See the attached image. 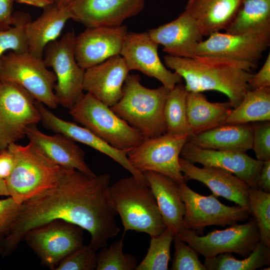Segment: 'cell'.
<instances>
[{
	"label": "cell",
	"mask_w": 270,
	"mask_h": 270,
	"mask_svg": "<svg viewBox=\"0 0 270 270\" xmlns=\"http://www.w3.org/2000/svg\"><path fill=\"white\" fill-rule=\"evenodd\" d=\"M16 2L43 8L54 3L52 0H16Z\"/></svg>",
	"instance_id": "obj_45"
},
{
	"label": "cell",
	"mask_w": 270,
	"mask_h": 270,
	"mask_svg": "<svg viewBox=\"0 0 270 270\" xmlns=\"http://www.w3.org/2000/svg\"><path fill=\"white\" fill-rule=\"evenodd\" d=\"M174 234L166 228L160 234L150 237L146 254L136 270H167L170 258V250Z\"/></svg>",
	"instance_id": "obj_33"
},
{
	"label": "cell",
	"mask_w": 270,
	"mask_h": 270,
	"mask_svg": "<svg viewBox=\"0 0 270 270\" xmlns=\"http://www.w3.org/2000/svg\"><path fill=\"white\" fill-rule=\"evenodd\" d=\"M180 170L186 180L198 181L208 186L216 196H220L248 208V197L251 187L232 173L221 168H198L180 157Z\"/></svg>",
	"instance_id": "obj_21"
},
{
	"label": "cell",
	"mask_w": 270,
	"mask_h": 270,
	"mask_svg": "<svg viewBox=\"0 0 270 270\" xmlns=\"http://www.w3.org/2000/svg\"><path fill=\"white\" fill-rule=\"evenodd\" d=\"M14 164L13 156L8 149L0 152V178L5 179L9 175Z\"/></svg>",
	"instance_id": "obj_44"
},
{
	"label": "cell",
	"mask_w": 270,
	"mask_h": 270,
	"mask_svg": "<svg viewBox=\"0 0 270 270\" xmlns=\"http://www.w3.org/2000/svg\"><path fill=\"white\" fill-rule=\"evenodd\" d=\"M165 65L184 80L188 92H220L228 98L233 108L250 90L248 82L256 64L224 57L198 56L190 58L166 54Z\"/></svg>",
	"instance_id": "obj_2"
},
{
	"label": "cell",
	"mask_w": 270,
	"mask_h": 270,
	"mask_svg": "<svg viewBox=\"0 0 270 270\" xmlns=\"http://www.w3.org/2000/svg\"></svg>",
	"instance_id": "obj_49"
},
{
	"label": "cell",
	"mask_w": 270,
	"mask_h": 270,
	"mask_svg": "<svg viewBox=\"0 0 270 270\" xmlns=\"http://www.w3.org/2000/svg\"><path fill=\"white\" fill-rule=\"evenodd\" d=\"M126 26L88 28L76 36L74 54L84 70L94 66L120 54L126 36Z\"/></svg>",
	"instance_id": "obj_16"
},
{
	"label": "cell",
	"mask_w": 270,
	"mask_h": 270,
	"mask_svg": "<svg viewBox=\"0 0 270 270\" xmlns=\"http://www.w3.org/2000/svg\"><path fill=\"white\" fill-rule=\"evenodd\" d=\"M76 35L68 32L45 48L43 60L53 70L56 82L54 90L59 104L70 108L83 96L85 70L78 64L74 54Z\"/></svg>",
	"instance_id": "obj_8"
},
{
	"label": "cell",
	"mask_w": 270,
	"mask_h": 270,
	"mask_svg": "<svg viewBox=\"0 0 270 270\" xmlns=\"http://www.w3.org/2000/svg\"><path fill=\"white\" fill-rule=\"evenodd\" d=\"M96 264V251L89 244L82 245L64 257L55 270H93Z\"/></svg>",
	"instance_id": "obj_37"
},
{
	"label": "cell",
	"mask_w": 270,
	"mask_h": 270,
	"mask_svg": "<svg viewBox=\"0 0 270 270\" xmlns=\"http://www.w3.org/2000/svg\"><path fill=\"white\" fill-rule=\"evenodd\" d=\"M270 120V87H266L248 90L240 103L233 108L223 124Z\"/></svg>",
	"instance_id": "obj_29"
},
{
	"label": "cell",
	"mask_w": 270,
	"mask_h": 270,
	"mask_svg": "<svg viewBox=\"0 0 270 270\" xmlns=\"http://www.w3.org/2000/svg\"><path fill=\"white\" fill-rule=\"evenodd\" d=\"M253 126L248 124H222L191 134L188 142L199 148L244 152L252 149Z\"/></svg>",
	"instance_id": "obj_27"
},
{
	"label": "cell",
	"mask_w": 270,
	"mask_h": 270,
	"mask_svg": "<svg viewBox=\"0 0 270 270\" xmlns=\"http://www.w3.org/2000/svg\"><path fill=\"white\" fill-rule=\"evenodd\" d=\"M206 270H255L270 264V247L260 240L253 250L243 260L231 253H223L205 258Z\"/></svg>",
	"instance_id": "obj_31"
},
{
	"label": "cell",
	"mask_w": 270,
	"mask_h": 270,
	"mask_svg": "<svg viewBox=\"0 0 270 270\" xmlns=\"http://www.w3.org/2000/svg\"><path fill=\"white\" fill-rule=\"evenodd\" d=\"M16 0H0V30L9 28L16 22L13 6Z\"/></svg>",
	"instance_id": "obj_42"
},
{
	"label": "cell",
	"mask_w": 270,
	"mask_h": 270,
	"mask_svg": "<svg viewBox=\"0 0 270 270\" xmlns=\"http://www.w3.org/2000/svg\"><path fill=\"white\" fill-rule=\"evenodd\" d=\"M253 126L252 147L256 160L265 161L270 160V122Z\"/></svg>",
	"instance_id": "obj_39"
},
{
	"label": "cell",
	"mask_w": 270,
	"mask_h": 270,
	"mask_svg": "<svg viewBox=\"0 0 270 270\" xmlns=\"http://www.w3.org/2000/svg\"><path fill=\"white\" fill-rule=\"evenodd\" d=\"M159 45L148 32H128L120 52L128 68L138 70L159 80L163 86L170 90L182 82V78L168 70L158 56Z\"/></svg>",
	"instance_id": "obj_15"
},
{
	"label": "cell",
	"mask_w": 270,
	"mask_h": 270,
	"mask_svg": "<svg viewBox=\"0 0 270 270\" xmlns=\"http://www.w3.org/2000/svg\"><path fill=\"white\" fill-rule=\"evenodd\" d=\"M248 209L256 222L260 240L270 247V192L250 188Z\"/></svg>",
	"instance_id": "obj_34"
},
{
	"label": "cell",
	"mask_w": 270,
	"mask_h": 270,
	"mask_svg": "<svg viewBox=\"0 0 270 270\" xmlns=\"http://www.w3.org/2000/svg\"><path fill=\"white\" fill-rule=\"evenodd\" d=\"M75 0H53V2L59 8H64Z\"/></svg>",
	"instance_id": "obj_47"
},
{
	"label": "cell",
	"mask_w": 270,
	"mask_h": 270,
	"mask_svg": "<svg viewBox=\"0 0 270 270\" xmlns=\"http://www.w3.org/2000/svg\"><path fill=\"white\" fill-rule=\"evenodd\" d=\"M16 22L8 29L0 30V60L7 52H22L28 50L25 26L30 20L29 14L24 12L14 13Z\"/></svg>",
	"instance_id": "obj_36"
},
{
	"label": "cell",
	"mask_w": 270,
	"mask_h": 270,
	"mask_svg": "<svg viewBox=\"0 0 270 270\" xmlns=\"http://www.w3.org/2000/svg\"><path fill=\"white\" fill-rule=\"evenodd\" d=\"M174 236L204 258L223 253H236L246 257L260 240L259 230L253 218L243 224H236L222 230H214L205 236L184 228Z\"/></svg>",
	"instance_id": "obj_10"
},
{
	"label": "cell",
	"mask_w": 270,
	"mask_h": 270,
	"mask_svg": "<svg viewBox=\"0 0 270 270\" xmlns=\"http://www.w3.org/2000/svg\"><path fill=\"white\" fill-rule=\"evenodd\" d=\"M148 32L166 54L179 57H192L204 37L195 20L184 10L175 20Z\"/></svg>",
	"instance_id": "obj_22"
},
{
	"label": "cell",
	"mask_w": 270,
	"mask_h": 270,
	"mask_svg": "<svg viewBox=\"0 0 270 270\" xmlns=\"http://www.w3.org/2000/svg\"><path fill=\"white\" fill-rule=\"evenodd\" d=\"M233 108L228 101L212 102L202 92H188L186 112L190 134H198L223 124Z\"/></svg>",
	"instance_id": "obj_28"
},
{
	"label": "cell",
	"mask_w": 270,
	"mask_h": 270,
	"mask_svg": "<svg viewBox=\"0 0 270 270\" xmlns=\"http://www.w3.org/2000/svg\"><path fill=\"white\" fill-rule=\"evenodd\" d=\"M0 82L16 84L28 91L34 98L54 109L59 104L54 88L56 78L48 68L43 58L28 51H10L0 60Z\"/></svg>",
	"instance_id": "obj_7"
},
{
	"label": "cell",
	"mask_w": 270,
	"mask_h": 270,
	"mask_svg": "<svg viewBox=\"0 0 270 270\" xmlns=\"http://www.w3.org/2000/svg\"><path fill=\"white\" fill-rule=\"evenodd\" d=\"M250 90L270 87V54L269 53L262 66L256 74H253L248 82Z\"/></svg>",
	"instance_id": "obj_41"
},
{
	"label": "cell",
	"mask_w": 270,
	"mask_h": 270,
	"mask_svg": "<svg viewBox=\"0 0 270 270\" xmlns=\"http://www.w3.org/2000/svg\"><path fill=\"white\" fill-rule=\"evenodd\" d=\"M35 100L20 86L0 82V152L24 138L28 126L40 122Z\"/></svg>",
	"instance_id": "obj_11"
},
{
	"label": "cell",
	"mask_w": 270,
	"mask_h": 270,
	"mask_svg": "<svg viewBox=\"0 0 270 270\" xmlns=\"http://www.w3.org/2000/svg\"><path fill=\"white\" fill-rule=\"evenodd\" d=\"M255 184L256 188L270 192V160L262 162Z\"/></svg>",
	"instance_id": "obj_43"
},
{
	"label": "cell",
	"mask_w": 270,
	"mask_h": 270,
	"mask_svg": "<svg viewBox=\"0 0 270 270\" xmlns=\"http://www.w3.org/2000/svg\"><path fill=\"white\" fill-rule=\"evenodd\" d=\"M180 156L191 163L215 167L237 176L250 187L256 188V179L262 164L244 152L206 149L194 146L188 140L183 146Z\"/></svg>",
	"instance_id": "obj_18"
},
{
	"label": "cell",
	"mask_w": 270,
	"mask_h": 270,
	"mask_svg": "<svg viewBox=\"0 0 270 270\" xmlns=\"http://www.w3.org/2000/svg\"><path fill=\"white\" fill-rule=\"evenodd\" d=\"M169 91L163 86L147 88L138 74H128L121 98L110 108L144 138L158 136L166 133L164 108Z\"/></svg>",
	"instance_id": "obj_3"
},
{
	"label": "cell",
	"mask_w": 270,
	"mask_h": 270,
	"mask_svg": "<svg viewBox=\"0 0 270 270\" xmlns=\"http://www.w3.org/2000/svg\"><path fill=\"white\" fill-rule=\"evenodd\" d=\"M188 92L182 83L170 90L164 108L166 133L191 134L186 112Z\"/></svg>",
	"instance_id": "obj_32"
},
{
	"label": "cell",
	"mask_w": 270,
	"mask_h": 270,
	"mask_svg": "<svg viewBox=\"0 0 270 270\" xmlns=\"http://www.w3.org/2000/svg\"><path fill=\"white\" fill-rule=\"evenodd\" d=\"M114 208L120 217L124 236L126 231L157 236L166 228L154 194L148 182L132 176L121 178L110 187Z\"/></svg>",
	"instance_id": "obj_4"
},
{
	"label": "cell",
	"mask_w": 270,
	"mask_h": 270,
	"mask_svg": "<svg viewBox=\"0 0 270 270\" xmlns=\"http://www.w3.org/2000/svg\"><path fill=\"white\" fill-rule=\"evenodd\" d=\"M124 236L109 248H102L97 255L96 270H133L137 266L136 258L123 252Z\"/></svg>",
	"instance_id": "obj_35"
},
{
	"label": "cell",
	"mask_w": 270,
	"mask_h": 270,
	"mask_svg": "<svg viewBox=\"0 0 270 270\" xmlns=\"http://www.w3.org/2000/svg\"><path fill=\"white\" fill-rule=\"evenodd\" d=\"M242 0H188L184 11L196 21L203 36L226 30Z\"/></svg>",
	"instance_id": "obj_26"
},
{
	"label": "cell",
	"mask_w": 270,
	"mask_h": 270,
	"mask_svg": "<svg viewBox=\"0 0 270 270\" xmlns=\"http://www.w3.org/2000/svg\"><path fill=\"white\" fill-rule=\"evenodd\" d=\"M109 174L90 176L64 168L56 184L22 204V209L4 239L3 256L10 254L30 230L54 220L78 226L90 236L95 251L107 246L120 231L110 194Z\"/></svg>",
	"instance_id": "obj_1"
},
{
	"label": "cell",
	"mask_w": 270,
	"mask_h": 270,
	"mask_svg": "<svg viewBox=\"0 0 270 270\" xmlns=\"http://www.w3.org/2000/svg\"><path fill=\"white\" fill-rule=\"evenodd\" d=\"M26 136L54 164L90 176L96 175L85 161L84 150L68 136L60 133L52 136L44 134L37 128L36 124L26 128Z\"/></svg>",
	"instance_id": "obj_23"
},
{
	"label": "cell",
	"mask_w": 270,
	"mask_h": 270,
	"mask_svg": "<svg viewBox=\"0 0 270 270\" xmlns=\"http://www.w3.org/2000/svg\"><path fill=\"white\" fill-rule=\"evenodd\" d=\"M7 149L14 164L4 180L16 202L22 204L58 182L64 168L50 160L32 142L26 146L12 143Z\"/></svg>",
	"instance_id": "obj_5"
},
{
	"label": "cell",
	"mask_w": 270,
	"mask_h": 270,
	"mask_svg": "<svg viewBox=\"0 0 270 270\" xmlns=\"http://www.w3.org/2000/svg\"><path fill=\"white\" fill-rule=\"evenodd\" d=\"M70 19L72 15L68 6L59 8L53 3L44 8L37 18L30 20L25 26L28 52L43 58L46 46L58 40Z\"/></svg>",
	"instance_id": "obj_25"
},
{
	"label": "cell",
	"mask_w": 270,
	"mask_h": 270,
	"mask_svg": "<svg viewBox=\"0 0 270 270\" xmlns=\"http://www.w3.org/2000/svg\"><path fill=\"white\" fill-rule=\"evenodd\" d=\"M270 26V0H242L237 13L225 30L239 34Z\"/></svg>",
	"instance_id": "obj_30"
},
{
	"label": "cell",
	"mask_w": 270,
	"mask_h": 270,
	"mask_svg": "<svg viewBox=\"0 0 270 270\" xmlns=\"http://www.w3.org/2000/svg\"><path fill=\"white\" fill-rule=\"evenodd\" d=\"M22 209V204L10 196L0 200V235L7 234Z\"/></svg>",
	"instance_id": "obj_40"
},
{
	"label": "cell",
	"mask_w": 270,
	"mask_h": 270,
	"mask_svg": "<svg viewBox=\"0 0 270 270\" xmlns=\"http://www.w3.org/2000/svg\"><path fill=\"white\" fill-rule=\"evenodd\" d=\"M194 48V56L224 57L256 65L270 45V26L239 34L216 32Z\"/></svg>",
	"instance_id": "obj_14"
},
{
	"label": "cell",
	"mask_w": 270,
	"mask_h": 270,
	"mask_svg": "<svg viewBox=\"0 0 270 270\" xmlns=\"http://www.w3.org/2000/svg\"><path fill=\"white\" fill-rule=\"evenodd\" d=\"M2 236L0 235V254H2Z\"/></svg>",
	"instance_id": "obj_48"
},
{
	"label": "cell",
	"mask_w": 270,
	"mask_h": 270,
	"mask_svg": "<svg viewBox=\"0 0 270 270\" xmlns=\"http://www.w3.org/2000/svg\"><path fill=\"white\" fill-rule=\"evenodd\" d=\"M130 70L120 55L112 57L85 70L84 91L112 107L121 98Z\"/></svg>",
	"instance_id": "obj_19"
},
{
	"label": "cell",
	"mask_w": 270,
	"mask_h": 270,
	"mask_svg": "<svg viewBox=\"0 0 270 270\" xmlns=\"http://www.w3.org/2000/svg\"><path fill=\"white\" fill-rule=\"evenodd\" d=\"M190 135L166 132L144 138L126 152L128 159L134 168L142 173L156 172L172 178L178 184L186 182L179 160L182 150Z\"/></svg>",
	"instance_id": "obj_9"
},
{
	"label": "cell",
	"mask_w": 270,
	"mask_h": 270,
	"mask_svg": "<svg viewBox=\"0 0 270 270\" xmlns=\"http://www.w3.org/2000/svg\"><path fill=\"white\" fill-rule=\"evenodd\" d=\"M182 198L185 206L183 226L202 235L210 226L224 227L248 220V209L237 204L228 206L221 203L214 194L202 196L191 188L186 182L178 184Z\"/></svg>",
	"instance_id": "obj_12"
},
{
	"label": "cell",
	"mask_w": 270,
	"mask_h": 270,
	"mask_svg": "<svg viewBox=\"0 0 270 270\" xmlns=\"http://www.w3.org/2000/svg\"><path fill=\"white\" fill-rule=\"evenodd\" d=\"M75 121L88 129L113 148L126 152L138 146L144 138L111 108L89 93L70 108Z\"/></svg>",
	"instance_id": "obj_6"
},
{
	"label": "cell",
	"mask_w": 270,
	"mask_h": 270,
	"mask_svg": "<svg viewBox=\"0 0 270 270\" xmlns=\"http://www.w3.org/2000/svg\"><path fill=\"white\" fill-rule=\"evenodd\" d=\"M156 198L163 222L174 236L183 230L185 206L180 194L178 184L162 174L143 172Z\"/></svg>",
	"instance_id": "obj_24"
},
{
	"label": "cell",
	"mask_w": 270,
	"mask_h": 270,
	"mask_svg": "<svg viewBox=\"0 0 270 270\" xmlns=\"http://www.w3.org/2000/svg\"><path fill=\"white\" fill-rule=\"evenodd\" d=\"M0 196H10L6 180L4 178H0Z\"/></svg>",
	"instance_id": "obj_46"
},
{
	"label": "cell",
	"mask_w": 270,
	"mask_h": 270,
	"mask_svg": "<svg viewBox=\"0 0 270 270\" xmlns=\"http://www.w3.org/2000/svg\"><path fill=\"white\" fill-rule=\"evenodd\" d=\"M43 126L55 133L62 134L75 142H80L106 154L128 170L132 176L146 181L144 174L137 170L129 162L125 152L117 150L88 129L56 116L40 102L35 100Z\"/></svg>",
	"instance_id": "obj_20"
},
{
	"label": "cell",
	"mask_w": 270,
	"mask_h": 270,
	"mask_svg": "<svg viewBox=\"0 0 270 270\" xmlns=\"http://www.w3.org/2000/svg\"><path fill=\"white\" fill-rule=\"evenodd\" d=\"M174 252L172 270H206L198 258V254L186 242L174 236Z\"/></svg>",
	"instance_id": "obj_38"
},
{
	"label": "cell",
	"mask_w": 270,
	"mask_h": 270,
	"mask_svg": "<svg viewBox=\"0 0 270 270\" xmlns=\"http://www.w3.org/2000/svg\"><path fill=\"white\" fill-rule=\"evenodd\" d=\"M144 6V0H76L68 7L72 19L88 28L122 26Z\"/></svg>",
	"instance_id": "obj_17"
},
{
	"label": "cell",
	"mask_w": 270,
	"mask_h": 270,
	"mask_svg": "<svg viewBox=\"0 0 270 270\" xmlns=\"http://www.w3.org/2000/svg\"><path fill=\"white\" fill-rule=\"evenodd\" d=\"M84 230L76 224L54 220L30 230L24 239L42 263L55 270L64 257L84 245Z\"/></svg>",
	"instance_id": "obj_13"
}]
</instances>
